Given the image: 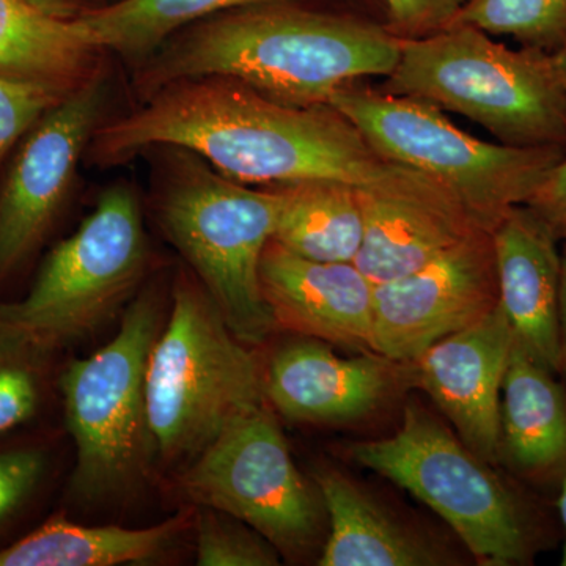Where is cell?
Masks as SVG:
<instances>
[{"label":"cell","mask_w":566,"mask_h":566,"mask_svg":"<svg viewBox=\"0 0 566 566\" xmlns=\"http://www.w3.org/2000/svg\"><path fill=\"white\" fill-rule=\"evenodd\" d=\"M57 92L61 87L46 82L0 76V161L11 145L61 99Z\"/></svg>","instance_id":"4316f807"},{"label":"cell","mask_w":566,"mask_h":566,"mask_svg":"<svg viewBox=\"0 0 566 566\" xmlns=\"http://www.w3.org/2000/svg\"><path fill=\"white\" fill-rule=\"evenodd\" d=\"M283 191L274 243L315 262H356L365 227L360 189L342 182H303Z\"/></svg>","instance_id":"44dd1931"},{"label":"cell","mask_w":566,"mask_h":566,"mask_svg":"<svg viewBox=\"0 0 566 566\" xmlns=\"http://www.w3.org/2000/svg\"><path fill=\"white\" fill-rule=\"evenodd\" d=\"M181 167L163 197L164 229L230 331L245 345H262L277 326L264 301L260 266L285 191H253L202 164Z\"/></svg>","instance_id":"ba28073f"},{"label":"cell","mask_w":566,"mask_h":566,"mask_svg":"<svg viewBox=\"0 0 566 566\" xmlns=\"http://www.w3.org/2000/svg\"><path fill=\"white\" fill-rule=\"evenodd\" d=\"M386 88L464 115L501 144L566 150V87L553 52L512 50L482 29L447 25L401 39Z\"/></svg>","instance_id":"277c9868"},{"label":"cell","mask_w":566,"mask_h":566,"mask_svg":"<svg viewBox=\"0 0 566 566\" xmlns=\"http://www.w3.org/2000/svg\"><path fill=\"white\" fill-rule=\"evenodd\" d=\"M364 240L356 264L371 282L415 273L480 229L444 191H363Z\"/></svg>","instance_id":"e0dca14e"},{"label":"cell","mask_w":566,"mask_h":566,"mask_svg":"<svg viewBox=\"0 0 566 566\" xmlns=\"http://www.w3.org/2000/svg\"><path fill=\"white\" fill-rule=\"evenodd\" d=\"M554 59H556L557 69L560 71L562 80H564V84L566 87V40L565 43L558 48L557 51L553 52Z\"/></svg>","instance_id":"836d02e7"},{"label":"cell","mask_w":566,"mask_h":566,"mask_svg":"<svg viewBox=\"0 0 566 566\" xmlns=\"http://www.w3.org/2000/svg\"><path fill=\"white\" fill-rule=\"evenodd\" d=\"M452 24L472 25L493 36H512L523 46L554 52L566 40V0H471Z\"/></svg>","instance_id":"cb8c5ba5"},{"label":"cell","mask_w":566,"mask_h":566,"mask_svg":"<svg viewBox=\"0 0 566 566\" xmlns=\"http://www.w3.org/2000/svg\"><path fill=\"white\" fill-rule=\"evenodd\" d=\"M197 565L274 566L281 554L264 536L243 521L203 506L197 520Z\"/></svg>","instance_id":"d4e9b609"},{"label":"cell","mask_w":566,"mask_h":566,"mask_svg":"<svg viewBox=\"0 0 566 566\" xmlns=\"http://www.w3.org/2000/svg\"><path fill=\"white\" fill-rule=\"evenodd\" d=\"M411 385L409 363L381 354L337 356L305 337L279 349L264 371L268 403L285 419L307 423L363 419Z\"/></svg>","instance_id":"5bb4252c"},{"label":"cell","mask_w":566,"mask_h":566,"mask_svg":"<svg viewBox=\"0 0 566 566\" xmlns=\"http://www.w3.org/2000/svg\"><path fill=\"white\" fill-rule=\"evenodd\" d=\"M517 342L501 394L499 464L532 490L566 479V387Z\"/></svg>","instance_id":"ac0fdd59"},{"label":"cell","mask_w":566,"mask_h":566,"mask_svg":"<svg viewBox=\"0 0 566 566\" xmlns=\"http://www.w3.org/2000/svg\"><path fill=\"white\" fill-rule=\"evenodd\" d=\"M556 509L562 531H564V554H562L560 565L566 566V479L562 486L558 488Z\"/></svg>","instance_id":"d6a6232c"},{"label":"cell","mask_w":566,"mask_h":566,"mask_svg":"<svg viewBox=\"0 0 566 566\" xmlns=\"http://www.w3.org/2000/svg\"><path fill=\"white\" fill-rule=\"evenodd\" d=\"M196 457L181 485L197 504L243 521L281 556L304 557L318 545L322 494L297 471L268 400L234 417Z\"/></svg>","instance_id":"30bf717a"},{"label":"cell","mask_w":566,"mask_h":566,"mask_svg":"<svg viewBox=\"0 0 566 566\" xmlns=\"http://www.w3.org/2000/svg\"><path fill=\"white\" fill-rule=\"evenodd\" d=\"M349 455L430 506L482 565H531L556 542L543 499L416 401L406 406L397 433L356 442Z\"/></svg>","instance_id":"3957f363"},{"label":"cell","mask_w":566,"mask_h":566,"mask_svg":"<svg viewBox=\"0 0 566 566\" xmlns=\"http://www.w3.org/2000/svg\"><path fill=\"white\" fill-rule=\"evenodd\" d=\"M513 344L515 334L497 305L409 363L411 385L430 395L469 449L495 465L502 386Z\"/></svg>","instance_id":"4fadbf2b"},{"label":"cell","mask_w":566,"mask_h":566,"mask_svg":"<svg viewBox=\"0 0 566 566\" xmlns=\"http://www.w3.org/2000/svg\"><path fill=\"white\" fill-rule=\"evenodd\" d=\"M31 3L32 7L44 11V13L52 14L57 18H74L73 3L71 0H24Z\"/></svg>","instance_id":"1f68e13d"},{"label":"cell","mask_w":566,"mask_h":566,"mask_svg":"<svg viewBox=\"0 0 566 566\" xmlns=\"http://www.w3.org/2000/svg\"><path fill=\"white\" fill-rule=\"evenodd\" d=\"M36 356L39 353L0 338V436L28 422L39 409Z\"/></svg>","instance_id":"484cf974"},{"label":"cell","mask_w":566,"mask_h":566,"mask_svg":"<svg viewBox=\"0 0 566 566\" xmlns=\"http://www.w3.org/2000/svg\"><path fill=\"white\" fill-rule=\"evenodd\" d=\"M497 305L493 234L475 230L415 273L376 283L371 352L412 363Z\"/></svg>","instance_id":"8fae6325"},{"label":"cell","mask_w":566,"mask_h":566,"mask_svg":"<svg viewBox=\"0 0 566 566\" xmlns=\"http://www.w3.org/2000/svg\"><path fill=\"white\" fill-rule=\"evenodd\" d=\"M401 36L354 18L283 2L227 11L145 62L150 92L180 82L230 80L277 102L316 106L363 77L392 73Z\"/></svg>","instance_id":"7a4b0ae2"},{"label":"cell","mask_w":566,"mask_h":566,"mask_svg":"<svg viewBox=\"0 0 566 566\" xmlns=\"http://www.w3.org/2000/svg\"><path fill=\"white\" fill-rule=\"evenodd\" d=\"M560 300H558V331H560L562 375L566 378V237L562 238Z\"/></svg>","instance_id":"4dcf8cb0"},{"label":"cell","mask_w":566,"mask_h":566,"mask_svg":"<svg viewBox=\"0 0 566 566\" xmlns=\"http://www.w3.org/2000/svg\"><path fill=\"white\" fill-rule=\"evenodd\" d=\"M161 327L158 297L142 294L126 308L109 344L70 364L62 376L66 424L76 446L71 485L84 501L125 491L156 452L145 374Z\"/></svg>","instance_id":"9c48e42d"},{"label":"cell","mask_w":566,"mask_h":566,"mask_svg":"<svg viewBox=\"0 0 566 566\" xmlns=\"http://www.w3.org/2000/svg\"><path fill=\"white\" fill-rule=\"evenodd\" d=\"M314 480L329 523L319 566L449 564L444 554L401 523L352 476L324 465L316 469Z\"/></svg>","instance_id":"d6986e66"},{"label":"cell","mask_w":566,"mask_h":566,"mask_svg":"<svg viewBox=\"0 0 566 566\" xmlns=\"http://www.w3.org/2000/svg\"><path fill=\"white\" fill-rule=\"evenodd\" d=\"M395 28L403 36H423L452 24L471 0H385Z\"/></svg>","instance_id":"83f0119b"},{"label":"cell","mask_w":566,"mask_h":566,"mask_svg":"<svg viewBox=\"0 0 566 566\" xmlns=\"http://www.w3.org/2000/svg\"><path fill=\"white\" fill-rule=\"evenodd\" d=\"M329 106L353 123L387 161L438 182L486 232L531 202L566 155L562 147H515L471 136L433 104L360 88H342Z\"/></svg>","instance_id":"5b68a950"},{"label":"cell","mask_w":566,"mask_h":566,"mask_svg":"<svg viewBox=\"0 0 566 566\" xmlns=\"http://www.w3.org/2000/svg\"><path fill=\"white\" fill-rule=\"evenodd\" d=\"M43 469L44 458L36 450L0 453V523L29 497Z\"/></svg>","instance_id":"f1b7e54d"},{"label":"cell","mask_w":566,"mask_h":566,"mask_svg":"<svg viewBox=\"0 0 566 566\" xmlns=\"http://www.w3.org/2000/svg\"><path fill=\"white\" fill-rule=\"evenodd\" d=\"M145 395L155 450L167 460L196 457L234 417L266 401L264 371L251 346L191 285L178 286L153 344Z\"/></svg>","instance_id":"8992f818"},{"label":"cell","mask_w":566,"mask_h":566,"mask_svg":"<svg viewBox=\"0 0 566 566\" xmlns=\"http://www.w3.org/2000/svg\"><path fill=\"white\" fill-rule=\"evenodd\" d=\"M491 234L499 305L515 340L538 363L562 375L560 238L527 205L506 212Z\"/></svg>","instance_id":"2e32d148"},{"label":"cell","mask_w":566,"mask_h":566,"mask_svg":"<svg viewBox=\"0 0 566 566\" xmlns=\"http://www.w3.org/2000/svg\"><path fill=\"white\" fill-rule=\"evenodd\" d=\"M260 281L275 326L324 344L371 352L375 283L354 263H326L264 249Z\"/></svg>","instance_id":"9a60e30c"},{"label":"cell","mask_w":566,"mask_h":566,"mask_svg":"<svg viewBox=\"0 0 566 566\" xmlns=\"http://www.w3.org/2000/svg\"><path fill=\"white\" fill-rule=\"evenodd\" d=\"M527 207L549 223L560 240L566 237V155L547 175Z\"/></svg>","instance_id":"f546056e"},{"label":"cell","mask_w":566,"mask_h":566,"mask_svg":"<svg viewBox=\"0 0 566 566\" xmlns=\"http://www.w3.org/2000/svg\"><path fill=\"white\" fill-rule=\"evenodd\" d=\"M283 0H120L76 14L77 28L96 51L147 61L182 25L227 11Z\"/></svg>","instance_id":"603a6c76"},{"label":"cell","mask_w":566,"mask_h":566,"mask_svg":"<svg viewBox=\"0 0 566 566\" xmlns=\"http://www.w3.org/2000/svg\"><path fill=\"white\" fill-rule=\"evenodd\" d=\"M92 142V155L103 164L126 161L155 145L185 148L243 185L342 182L363 191H444L417 170L382 158L329 104L282 103L218 77L163 88L147 106L96 129Z\"/></svg>","instance_id":"6da1fadb"},{"label":"cell","mask_w":566,"mask_h":566,"mask_svg":"<svg viewBox=\"0 0 566 566\" xmlns=\"http://www.w3.org/2000/svg\"><path fill=\"white\" fill-rule=\"evenodd\" d=\"M95 52L74 18L52 17L24 0H0V76L62 88L87 76Z\"/></svg>","instance_id":"7402d4cb"},{"label":"cell","mask_w":566,"mask_h":566,"mask_svg":"<svg viewBox=\"0 0 566 566\" xmlns=\"http://www.w3.org/2000/svg\"><path fill=\"white\" fill-rule=\"evenodd\" d=\"M104 96L102 77H85L32 126L0 193V279L40 244L61 210Z\"/></svg>","instance_id":"7c38bea8"},{"label":"cell","mask_w":566,"mask_h":566,"mask_svg":"<svg viewBox=\"0 0 566 566\" xmlns=\"http://www.w3.org/2000/svg\"><path fill=\"white\" fill-rule=\"evenodd\" d=\"M178 515L158 526L125 528L81 526L55 517L0 551V566H115L140 564L158 557L182 528Z\"/></svg>","instance_id":"ffe728a7"},{"label":"cell","mask_w":566,"mask_h":566,"mask_svg":"<svg viewBox=\"0 0 566 566\" xmlns=\"http://www.w3.org/2000/svg\"><path fill=\"white\" fill-rule=\"evenodd\" d=\"M145 263L139 200L112 186L50 253L28 296L0 304V338L41 354L92 334L136 290Z\"/></svg>","instance_id":"52a82bcc"}]
</instances>
